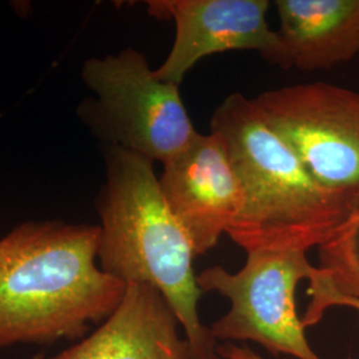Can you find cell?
Wrapping results in <instances>:
<instances>
[{
    "instance_id": "6da1fadb",
    "label": "cell",
    "mask_w": 359,
    "mask_h": 359,
    "mask_svg": "<svg viewBox=\"0 0 359 359\" xmlns=\"http://www.w3.org/2000/svg\"><path fill=\"white\" fill-rule=\"evenodd\" d=\"M99 225L28 221L0 238V348L84 338L127 285L97 266Z\"/></svg>"
},
{
    "instance_id": "7a4b0ae2",
    "label": "cell",
    "mask_w": 359,
    "mask_h": 359,
    "mask_svg": "<svg viewBox=\"0 0 359 359\" xmlns=\"http://www.w3.org/2000/svg\"><path fill=\"white\" fill-rule=\"evenodd\" d=\"M105 182L96 200L100 268L126 285L147 283L165 297L196 359H213L218 342L198 314L203 290L191 237L168 205L154 163L105 147Z\"/></svg>"
},
{
    "instance_id": "3957f363",
    "label": "cell",
    "mask_w": 359,
    "mask_h": 359,
    "mask_svg": "<svg viewBox=\"0 0 359 359\" xmlns=\"http://www.w3.org/2000/svg\"><path fill=\"white\" fill-rule=\"evenodd\" d=\"M210 132L221 139L243 187V210L226 234L246 253L308 252L345 224L353 205L310 176L253 99L243 93L224 99Z\"/></svg>"
},
{
    "instance_id": "277c9868",
    "label": "cell",
    "mask_w": 359,
    "mask_h": 359,
    "mask_svg": "<svg viewBox=\"0 0 359 359\" xmlns=\"http://www.w3.org/2000/svg\"><path fill=\"white\" fill-rule=\"evenodd\" d=\"M81 77L95 97L80 103L77 116L105 147L164 165L198 133L180 86L156 77L147 57L135 48L88 59Z\"/></svg>"
},
{
    "instance_id": "5b68a950",
    "label": "cell",
    "mask_w": 359,
    "mask_h": 359,
    "mask_svg": "<svg viewBox=\"0 0 359 359\" xmlns=\"http://www.w3.org/2000/svg\"><path fill=\"white\" fill-rule=\"evenodd\" d=\"M317 266L306 252H250L236 273L212 266L197 274L203 293L226 297L231 309L209 327L217 342H255L273 355L322 359L309 345L297 313L295 289Z\"/></svg>"
},
{
    "instance_id": "8992f818",
    "label": "cell",
    "mask_w": 359,
    "mask_h": 359,
    "mask_svg": "<svg viewBox=\"0 0 359 359\" xmlns=\"http://www.w3.org/2000/svg\"><path fill=\"white\" fill-rule=\"evenodd\" d=\"M253 102L310 176L354 205L359 197V93L316 81L259 93Z\"/></svg>"
},
{
    "instance_id": "52a82bcc",
    "label": "cell",
    "mask_w": 359,
    "mask_h": 359,
    "mask_svg": "<svg viewBox=\"0 0 359 359\" xmlns=\"http://www.w3.org/2000/svg\"><path fill=\"white\" fill-rule=\"evenodd\" d=\"M268 0H151V16L173 20L176 36L154 75L180 86L200 60L213 53L258 52L270 65L289 69L278 32L270 29Z\"/></svg>"
},
{
    "instance_id": "ba28073f",
    "label": "cell",
    "mask_w": 359,
    "mask_h": 359,
    "mask_svg": "<svg viewBox=\"0 0 359 359\" xmlns=\"http://www.w3.org/2000/svg\"><path fill=\"white\" fill-rule=\"evenodd\" d=\"M158 177L168 205L204 255L228 233L243 210L244 192L231 157L216 133L198 132L165 163Z\"/></svg>"
},
{
    "instance_id": "9c48e42d",
    "label": "cell",
    "mask_w": 359,
    "mask_h": 359,
    "mask_svg": "<svg viewBox=\"0 0 359 359\" xmlns=\"http://www.w3.org/2000/svg\"><path fill=\"white\" fill-rule=\"evenodd\" d=\"M165 297L147 283L127 285L120 305L93 332L50 359H196Z\"/></svg>"
},
{
    "instance_id": "30bf717a",
    "label": "cell",
    "mask_w": 359,
    "mask_h": 359,
    "mask_svg": "<svg viewBox=\"0 0 359 359\" xmlns=\"http://www.w3.org/2000/svg\"><path fill=\"white\" fill-rule=\"evenodd\" d=\"M289 69L326 71L359 53V0H277Z\"/></svg>"
},
{
    "instance_id": "8fae6325",
    "label": "cell",
    "mask_w": 359,
    "mask_h": 359,
    "mask_svg": "<svg viewBox=\"0 0 359 359\" xmlns=\"http://www.w3.org/2000/svg\"><path fill=\"white\" fill-rule=\"evenodd\" d=\"M318 249V269L311 277L335 293L359 297V197L345 224Z\"/></svg>"
},
{
    "instance_id": "7c38bea8",
    "label": "cell",
    "mask_w": 359,
    "mask_h": 359,
    "mask_svg": "<svg viewBox=\"0 0 359 359\" xmlns=\"http://www.w3.org/2000/svg\"><path fill=\"white\" fill-rule=\"evenodd\" d=\"M308 294L310 297L308 308L305 310L301 321L304 327H310L321 321L323 314L329 309L342 306V308L354 309L359 311V297L341 295L325 286L317 280H310Z\"/></svg>"
},
{
    "instance_id": "4fadbf2b",
    "label": "cell",
    "mask_w": 359,
    "mask_h": 359,
    "mask_svg": "<svg viewBox=\"0 0 359 359\" xmlns=\"http://www.w3.org/2000/svg\"><path fill=\"white\" fill-rule=\"evenodd\" d=\"M213 359H265L250 347L238 346L231 342H222L216 347Z\"/></svg>"
},
{
    "instance_id": "5bb4252c",
    "label": "cell",
    "mask_w": 359,
    "mask_h": 359,
    "mask_svg": "<svg viewBox=\"0 0 359 359\" xmlns=\"http://www.w3.org/2000/svg\"><path fill=\"white\" fill-rule=\"evenodd\" d=\"M29 359H46L44 358V354H36V355H34L32 358Z\"/></svg>"
}]
</instances>
